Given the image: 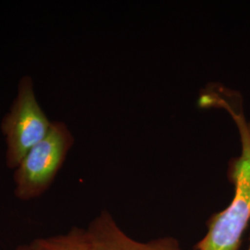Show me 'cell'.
Wrapping results in <instances>:
<instances>
[{
  "instance_id": "8992f818",
  "label": "cell",
  "mask_w": 250,
  "mask_h": 250,
  "mask_svg": "<svg viewBox=\"0 0 250 250\" xmlns=\"http://www.w3.org/2000/svg\"><path fill=\"white\" fill-rule=\"evenodd\" d=\"M248 126H249V131H250V123H248Z\"/></svg>"
},
{
  "instance_id": "6da1fadb",
  "label": "cell",
  "mask_w": 250,
  "mask_h": 250,
  "mask_svg": "<svg viewBox=\"0 0 250 250\" xmlns=\"http://www.w3.org/2000/svg\"><path fill=\"white\" fill-rule=\"evenodd\" d=\"M224 108L233 119L241 141V154L229 161L227 171L233 197L224 209L208 219L205 236L196 250H238L250 222V134L242 99L227 101Z\"/></svg>"
},
{
  "instance_id": "3957f363",
  "label": "cell",
  "mask_w": 250,
  "mask_h": 250,
  "mask_svg": "<svg viewBox=\"0 0 250 250\" xmlns=\"http://www.w3.org/2000/svg\"><path fill=\"white\" fill-rule=\"evenodd\" d=\"M74 138L62 122H54L45 138L33 146L15 173L16 193L21 198L36 197L52 183Z\"/></svg>"
},
{
  "instance_id": "7a4b0ae2",
  "label": "cell",
  "mask_w": 250,
  "mask_h": 250,
  "mask_svg": "<svg viewBox=\"0 0 250 250\" xmlns=\"http://www.w3.org/2000/svg\"><path fill=\"white\" fill-rule=\"evenodd\" d=\"M33 85L30 76L20 80L18 96L1 123L8 146L7 162L10 168L18 167L28 151L47 135L52 125L39 106Z\"/></svg>"
},
{
  "instance_id": "52a82bcc",
  "label": "cell",
  "mask_w": 250,
  "mask_h": 250,
  "mask_svg": "<svg viewBox=\"0 0 250 250\" xmlns=\"http://www.w3.org/2000/svg\"><path fill=\"white\" fill-rule=\"evenodd\" d=\"M250 250V248H249V250Z\"/></svg>"
},
{
  "instance_id": "5b68a950",
  "label": "cell",
  "mask_w": 250,
  "mask_h": 250,
  "mask_svg": "<svg viewBox=\"0 0 250 250\" xmlns=\"http://www.w3.org/2000/svg\"><path fill=\"white\" fill-rule=\"evenodd\" d=\"M36 250H89L86 232L74 230L66 235L40 243Z\"/></svg>"
},
{
  "instance_id": "277c9868",
  "label": "cell",
  "mask_w": 250,
  "mask_h": 250,
  "mask_svg": "<svg viewBox=\"0 0 250 250\" xmlns=\"http://www.w3.org/2000/svg\"><path fill=\"white\" fill-rule=\"evenodd\" d=\"M86 236L89 250H196L185 249L171 236L137 241L125 233L107 212L93 221Z\"/></svg>"
}]
</instances>
